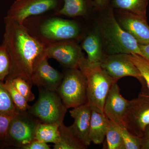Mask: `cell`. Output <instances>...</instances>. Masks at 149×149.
I'll return each instance as SVG.
<instances>
[{
    "label": "cell",
    "instance_id": "obj_1",
    "mask_svg": "<svg viewBox=\"0 0 149 149\" xmlns=\"http://www.w3.org/2000/svg\"><path fill=\"white\" fill-rule=\"evenodd\" d=\"M4 21L2 45L6 48L11 61L10 72L7 77H21L32 83L34 63L45 52L46 46L32 37L23 24L6 16Z\"/></svg>",
    "mask_w": 149,
    "mask_h": 149
},
{
    "label": "cell",
    "instance_id": "obj_2",
    "mask_svg": "<svg viewBox=\"0 0 149 149\" xmlns=\"http://www.w3.org/2000/svg\"><path fill=\"white\" fill-rule=\"evenodd\" d=\"M49 13L26 19L23 25L32 37L47 46L66 40L80 41L85 32L76 20Z\"/></svg>",
    "mask_w": 149,
    "mask_h": 149
},
{
    "label": "cell",
    "instance_id": "obj_3",
    "mask_svg": "<svg viewBox=\"0 0 149 149\" xmlns=\"http://www.w3.org/2000/svg\"><path fill=\"white\" fill-rule=\"evenodd\" d=\"M98 12L100 14L97 19V27L105 54H136L142 56L139 43L120 27L111 6Z\"/></svg>",
    "mask_w": 149,
    "mask_h": 149
},
{
    "label": "cell",
    "instance_id": "obj_4",
    "mask_svg": "<svg viewBox=\"0 0 149 149\" xmlns=\"http://www.w3.org/2000/svg\"><path fill=\"white\" fill-rule=\"evenodd\" d=\"M78 68L87 82L88 103L91 109L104 112L105 101L113 83H116L100 64H91L87 58L80 62Z\"/></svg>",
    "mask_w": 149,
    "mask_h": 149
},
{
    "label": "cell",
    "instance_id": "obj_5",
    "mask_svg": "<svg viewBox=\"0 0 149 149\" xmlns=\"http://www.w3.org/2000/svg\"><path fill=\"white\" fill-rule=\"evenodd\" d=\"M38 89V98L27 111L41 123L61 125L68 109L56 91Z\"/></svg>",
    "mask_w": 149,
    "mask_h": 149
},
{
    "label": "cell",
    "instance_id": "obj_6",
    "mask_svg": "<svg viewBox=\"0 0 149 149\" xmlns=\"http://www.w3.org/2000/svg\"><path fill=\"white\" fill-rule=\"evenodd\" d=\"M56 90L67 109L88 102L86 77L79 68L65 69Z\"/></svg>",
    "mask_w": 149,
    "mask_h": 149
},
{
    "label": "cell",
    "instance_id": "obj_7",
    "mask_svg": "<svg viewBox=\"0 0 149 149\" xmlns=\"http://www.w3.org/2000/svg\"><path fill=\"white\" fill-rule=\"evenodd\" d=\"M40 122L28 111H18L9 126L6 147L22 149L35 139L37 125Z\"/></svg>",
    "mask_w": 149,
    "mask_h": 149
},
{
    "label": "cell",
    "instance_id": "obj_8",
    "mask_svg": "<svg viewBox=\"0 0 149 149\" xmlns=\"http://www.w3.org/2000/svg\"><path fill=\"white\" fill-rule=\"evenodd\" d=\"M61 0H16L6 17L21 24L26 19L45 14L55 13L62 7Z\"/></svg>",
    "mask_w": 149,
    "mask_h": 149
},
{
    "label": "cell",
    "instance_id": "obj_9",
    "mask_svg": "<svg viewBox=\"0 0 149 149\" xmlns=\"http://www.w3.org/2000/svg\"><path fill=\"white\" fill-rule=\"evenodd\" d=\"M45 54L56 60L65 69L78 68L85 57L78 41L66 40L46 46Z\"/></svg>",
    "mask_w": 149,
    "mask_h": 149
},
{
    "label": "cell",
    "instance_id": "obj_10",
    "mask_svg": "<svg viewBox=\"0 0 149 149\" xmlns=\"http://www.w3.org/2000/svg\"><path fill=\"white\" fill-rule=\"evenodd\" d=\"M149 125V94L142 93L138 97L129 101L124 120V126L139 137Z\"/></svg>",
    "mask_w": 149,
    "mask_h": 149
},
{
    "label": "cell",
    "instance_id": "obj_11",
    "mask_svg": "<svg viewBox=\"0 0 149 149\" xmlns=\"http://www.w3.org/2000/svg\"><path fill=\"white\" fill-rule=\"evenodd\" d=\"M100 65L116 83L122 77L130 76L136 78L143 87L146 86L145 80L128 54H105Z\"/></svg>",
    "mask_w": 149,
    "mask_h": 149
},
{
    "label": "cell",
    "instance_id": "obj_12",
    "mask_svg": "<svg viewBox=\"0 0 149 149\" xmlns=\"http://www.w3.org/2000/svg\"><path fill=\"white\" fill-rule=\"evenodd\" d=\"M45 52L37 58L33 66L31 82L38 88L56 91L63 74L51 66Z\"/></svg>",
    "mask_w": 149,
    "mask_h": 149
},
{
    "label": "cell",
    "instance_id": "obj_13",
    "mask_svg": "<svg viewBox=\"0 0 149 149\" xmlns=\"http://www.w3.org/2000/svg\"><path fill=\"white\" fill-rule=\"evenodd\" d=\"M116 11L115 16L123 29L132 35L140 45L149 44L147 18L125 11Z\"/></svg>",
    "mask_w": 149,
    "mask_h": 149
},
{
    "label": "cell",
    "instance_id": "obj_14",
    "mask_svg": "<svg viewBox=\"0 0 149 149\" xmlns=\"http://www.w3.org/2000/svg\"><path fill=\"white\" fill-rule=\"evenodd\" d=\"M129 102V101L121 95L117 83H113L105 101L104 113L109 120L124 126Z\"/></svg>",
    "mask_w": 149,
    "mask_h": 149
},
{
    "label": "cell",
    "instance_id": "obj_15",
    "mask_svg": "<svg viewBox=\"0 0 149 149\" xmlns=\"http://www.w3.org/2000/svg\"><path fill=\"white\" fill-rule=\"evenodd\" d=\"M74 121L69 126L74 134L87 146L91 145L89 139L91 108L88 102L80 106L76 107L70 111Z\"/></svg>",
    "mask_w": 149,
    "mask_h": 149
},
{
    "label": "cell",
    "instance_id": "obj_16",
    "mask_svg": "<svg viewBox=\"0 0 149 149\" xmlns=\"http://www.w3.org/2000/svg\"><path fill=\"white\" fill-rule=\"evenodd\" d=\"M81 41L82 49L87 53L88 61L91 64H101L104 57L103 46L97 27L93 31L85 33Z\"/></svg>",
    "mask_w": 149,
    "mask_h": 149
},
{
    "label": "cell",
    "instance_id": "obj_17",
    "mask_svg": "<svg viewBox=\"0 0 149 149\" xmlns=\"http://www.w3.org/2000/svg\"><path fill=\"white\" fill-rule=\"evenodd\" d=\"M109 119L104 112L91 109L89 139L91 143L100 145L103 143L108 127Z\"/></svg>",
    "mask_w": 149,
    "mask_h": 149
},
{
    "label": "cell",
    "instance_id": "obj_18",
    "mask_svg": "<svg viewBox=\"0 0 149 149\" xmlns=\"http://www.w3.org/2000/svg\"><path fill=\"white\" fill-rule=\"evenodd\" d=\"M93 10V0H63L62 7L54 13L72 18L85 17Z\"/></svg>",
    "mask_w": 149,
    "mask_h": 149
},
{
    "label": "cell",
    "instance_id": "obj_19",
    "mask_svg": "<svg viewBox=\"0 0 149 149\" xmlns=\"http://www.w3.org/2000/svg\"><path fill=\"white\" fill-rule=\"evenodd\" d=\"M60 138L54 146V149H85L87 146L72 132L70 127L63 123L59 127Z\"/></svg>",
    "mask_w": 149,
    "mask_h": 149
},
{
    "label": "cell",
    "instance_id": "obj_20",
    "mask_svg": "<svg viewBox=\"0 0 149 149\" xmlns=\"http://www.w3.org/2000/svg\"><path fill=\"white\" fill-rule=\"evenodd\" d=\"M149 0H111L110 5L118 10L129 12L147 17Z\"/></svg>",
    "mask_w": 149,
    "mask_h": 149
},
{
    "label": "cell",
    "instance_id": "obj_21",
    "mask_svg": "<svg viewBox=\"0 0 149 149\" xmlns=\"http://www.w3.org/2000/svg\"><path fill=\"white\" fill-rule=\"evenodd\" d=\"M57 124L40 122L35 133V139L45 143L56 144L60 138L59 127Z\"/></svg>",
    "mask_w": 149,
    "mask_h": 149
},
{
    "label": "cell",
    "instance_id": "obj_22",
    "mask_svg": "<svg viewBox=\"0 0 149 149\" xmlns=\"http://www.w3.org/2000/svg\"><path fill=\"white\" fill-rule=\"evenodd\" d=\"M106 137L105 149H125L124 142L117 123L109 120Z\"/></svg>",
    "mask_w": 149,
    "mask_h": 149
},
{
    "label": "cell",
    "instance_id": "obj_23",
    "mask_svg": "<svg viewBox=\"0 0 149 149\" xmlns=\"http://www.w3.org/2000/svg\"><path fill=\"white\" fill-rule=\"evenodd\" d=\"M4 85L8 91L15 106L19 111H27L30 106L23 96L16 90L10 78L7 77Z\"/></svg>",
    "mask_w": 149,
    "mask_h": 149
},
{
    "label": "cell",
    "instance_id": "obj_24",
    "mask_svg": "<svg viewBox=\"0 0 149 149\" xmlns=\"http://www.w3.org/2000/svg\"><path fill=\"white\" fill-rule=\"evenodd\" d=\"M18 111L3 82L0 81V114L14 116Z\"/></svg>",
    "mask_w": 149,
    "mask_h": 149
},
{
    "label": "cell",
    "instance_id": "obj_25",
    "mask_svg": "<svg viewBox=\"0 0 149 149\" xmlns=\"http://www.w3.org/2000/svg\"><path fill=\"white\" fill-rule=\"evenodd\" d=\"M10 78L15 88L25 98L27 102H32L34 100L35 96L31 90L32 83L21 77Z\"/></svg>",
    "mask_w": 149,
    "mask_h": 149
},
{
    "label": "cell",
    "instance_id": "obj_26",
    "mask_svg": "<svg viewBox=\"0 0 149 149\" xmlns=\"http://www.w3.org/2000/svg\"><path fill=\"white\" fill-rule=\"evenodd\" d=\"M129 56L145 80L149 92V59L136 54H130Z\"/></svg>",
    "mask_w": 149,
    "mask_h": 149
},
{
    "label": "cell",
    "instance_id": "obj_27",
    "mask_svg": "<svg viewBox=\"0 0 149 149\" xmlns=\"http://www.w3.org/2000/svg\"><path fill=\"white\" fill-rule=\"evenodd\" d=\"M117 125L123 139L125 149H141V137L131 133L125 126L118 124Z\"/></svg>",
    "mask_w": 149,
    "mask_h": 149
},
{
    "label": "cell",
    "instance_id": "obj_28",
    "mask_svg": "<svg viewBox=\"0 0 149 149\" xmlns=\"http://www.w3.org/2000/svg\"><path fill=\"white\" fill-rule=\"evenodd\" d=\"M10 58L5 46H0V81L3 82L10 72Z\"/></svg>",
    "mask_w": 149,
    "mask_h": 149
},
{
    "label": "cell",
    "instance_id": "obj_29",
    "mask_svg": "<svg viewBox=\"0 0 149 149\" xmlns=\"http://www.w3.org/2000/svg\"><path fill=\"white\" fill-rule=\"evenodd\" d=\"M14 116L0 114V148H7L6 139L9 126Z\"/></svg>",
    "mask_w": 149,
    "mask_h": 149
},
{
    "label": "cell",
    "instance_id": "obj_30",
    "mask_svg": "<svg viewBox=\"0 0 149 149\" xmlns=\"http://www.w3.org/2000/svg\"><path fill=\"white\" fill-rule=\"evenodd\" d=\"M50 149V147L47 144V143H44L36 139L22 148V149Z\"/></svg>",
    "mask_w": 149,
    "mask_h": 149
},
{
    "label": "cell",
    "instance_id": "obj_31",
    "mask_svg": "<svg viewBox=\"0 0 149 149\" xmlns=\"http://www.w3.org/2000/svg\"><path fill=\"white\" fill-rule=\"evenodd\" d=\"M111 0H93L94 10L98 12L104 10L110 6Z\"/></svg>",
    "mask_w": 149,
    "mask_h": 149
},
{
    "label": "cell",
    "instance_id": "obj_32",
    "mask_svg": "<svg viewBox=\"0 0 149 149\" xmlns=\"http://www.w3.org/2000/svg\"><path fill=\"white\" fill-rule=\"evenodd\" d=\"M141 138V149H149V125L146 127Z\"/></svg>",
    "mask_w": 149,
    "mask_h": 149
},
{
    "label": "cell",
    "instance_id": "obj_33",
    "mask_svg": "<svg viewBox=\"0 0 149 149\" xmlns=\"http://www.w3.org/2000/svg\"><path fill=\"white\" fill-rule=\"evenodd\" d=\"M139 47L142 52V56L149 59V44L147 45L139 44Z\"/></svg>",
    "mask_w": 149,
    "mask_h": 149
}]
</instances>
